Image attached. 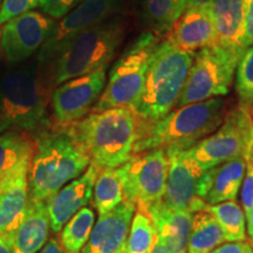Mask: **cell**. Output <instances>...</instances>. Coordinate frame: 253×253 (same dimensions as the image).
Masks as SVG:
<instances>
[{"instance_id": "obj_1", "label": "cell", "mask_w": 253, "mask_h": 253, "mask_svg": "<svg viewBox=\"0 0 253 253\" xmlns=\"http://www.w3.org/2000/svg\"><path fill=\"white\" fill-rule=\"evenodd\" d=\"M89 164V155L72 125L40 131L28 171V201L47 202Z\"/></svg>"}, {"instance_id": "obj_2", "label": "cell", "mask_w": 253, "mask_h": 253, "mask_svg": "<svg viewBox=\"0 0 253 253\" xmlns=\"http://www.w3.org/2000/svg\"><path fill=\"white\" fill-rule=\"evenodd\" d=\"M225 115V100L212 97L170 110L156 121L138 120L134 154L169 148L189 149L216 131Z\"/></svg>"}, {"instance_id": "obj_3", "label": "cell", "mask_w": 253, "mask_h": 253, "mask_svg": "<svg viewBox=\"0 0 253 253\" xmlns=\"http://www.w3.org/2000/svg\"><path fill=\"white\" fill-rule=\"evenodd\" d=\"M72 126L86 148L90 163L100 170L119 168L134 155L138 116L130 108L89 113Z\"/></svg>"}, {"instance_id": "obj_4", "label": "cell", "mask_w": 253, "mask_h": 253, "mask_svg": "<svg viewBox=\"0 0 253 253\" xmlns=\"http://www.w3.org/2000/svg\"><path fill=\"white\" fill-rule=\"evenodd\" d=\"M196 53L185 52L161 40L149 60L135 113L143 122L156 121L172 110L184 86Z\"/></svg>"}, {"instance_id": "obj_5", "label": "cell", "mask_w": 253, "mask_h": 253, "mask_svg": "<svg viewBox=\"0 0 253 253\" xmlns=\"http://www.w3.org/2000/svg\"><path fill=\"white\" fill-rule=\"evenodd\" d=\"M48 91L34 66L7 72L0 78V134L45 130Z\"/></svg>"}, {"instance_id": "obj_6", "label": "cell", "mask_w": 253, "mask_h": 253, "mask_svg": "<svg viewBox=\"0 0 253 253\" xmlns=\"http://www.w3.org/2000/svg\"><path fill=\"white\" fill-rule=\"evenodd\" d=\"M126 33V21L112 17L73 39L54 59L53 86L108 67L121 47Z\"/></svg>"}, {"instance_id": "obj_7", "label": "cell", "mask_w": 253, "mask_h": 253, "mask_svg": "<svg viewBox=\"0 0 253 253\" xmlns=\"http://www.w3.org/2000/svg\"><path fill=\"white\" fill-rule=\"evenodd\" d=\"M161 39L145 31L125 49L110 69L106 86L90 113L126 107L135 112L147 74L149 60Z\"/></svg>"}, {"instance_id": "obj_8", "label": "cell", "mask_w": 253, "mask_h": 253, "mask_svg": "<svg viewBox=\"0 0 253 253\" xmlns=\"http://www.w3.org/2000/svg\"><path fill=\"white\" fill-rule=\"evenodd\" d=\"M245 49L213 43L195 54L176 108L229 94Z\"/></svg>"}, {"instance_id": "obj_9", "label": "cell", "mask_w": 253, "mask_h": 253, "mask_svg": "<svg viewBox=\"0 0 253 253\" xmlns=\"http://www.w3.org/2000/svg\"><path fill=\"white\" fill-rule=\"evenodd\" d=\"M202 169L208 170L227 161L253 156V115L249 107L242 106L226 113L216 131L186 149Z\"/></svg>"}, {"instance_id": "obj_10", "label": "cell", "mask_w": 253, "mask_h": 253, "mask_svg": "<svg viewBox=\"0 0 253 253\" xmlns=\"http://www.w3.org/2000/svg\"><path fill=\"white\" fill-rule=\"evenodd\" d=\"M126 201L144 211L163 198L167 188L169 158L166 149L134 154L119 167Z\"/></svg>"}, {"instance_id": "obj_11", "label": "cell", "mask_w": 253, "mask_h": 253, "mask_svg": "<svg viewBox=\"0 0 253 253\" xmlns=\"http://www.w3.org/2000/svg\"><path fill=\"white\" fill-rule=\"evenodd\" d=\"M169 158L167 188L161 202L173 210L195 213L203 210L212 169L204 170L189 157L186 150L166 149Z\"/></svg>"}, {"instance_id": "obj_12", "label": "cell", "mask_w": 253, "mask_h": 253, "mask_svg": "<svg viewBox=\"0 0 253 253\" xmlns=\"http://www.w3.org/2000/svg\"><path fill=\"white\" fill-rule=\"evenodd\" d=\"M123 0H84L73 11L55 21L48 39L38 53V61L45 63L56 58L61 50L84 31L115 17Z\"/></svg>"}, {"instance_id": "obj_13", "label": "cell", "mask_w": 253, "mask_h": 253, "mask_svg": "<svg viewBox=\"0 0 253 253\" xmlns=\"http://www.w3.org/2000/svg\"><path fill=\"white\" fill-rule=\"evenodd\" d=\"M106 82L107 68H100L59 84L50 97L55 126H71L86 118L100 99Z\"/></svg>"}, {"instance_id": "obj_14", "label": "cell", "mask_w": 253, "mask_h": 253, "mask_svg": "<svg viewBox=\"0 0 253 253\" xmlns=\"http://www.w3.org/2000/svg\"><path fill=\"white\" fill-rule=\"evenodd\" d=\"M55 19L39 11H28L2 25L0 49L9 63L23 62L38 52L55 25Z\"/></svg>"}, {"instance_id": "obj_15", "label": "cell", "mask_w": 253, "mask_h": 253, "mask_svg": "<svg viewBox=\"0 0 253 253\" xmlns=\"http://www.w3.org/2000/svg\"><path fill=\"white\" fill-rule=\"evenodd\" d=\"M136 205L123 201L108 213L100 214L81 253H121L130 230Z\"/></svg>"}, {"instance_id": "obj_16", "label": "cell", "mask_w": 253, "mask_h": 253, "mask_svg": "<svg viewBox=\"0 0 253 253\" xmlns=\"http://www.w3.org/2000/svg\"><path fill=\"white\" fill-rule=\"evenodd\" d=\"M99 172V168L90 163L81 176L66 184L46 202L50 230L53 232H60L80 209L89 204Z\"/></svg>"}, {"instance_id": "obj_17", "label": "cell", "mask_w": 253, "mask_h": 253, "mask_svg": "<svg viewBox=\"0 0 253 253\" xmlns=\"http://www.w3.org/2000/svg\"><path fill=\"white\" fill-rule=\"evenodd\" d=\"M166 40L176 48L190 53H197V50L216 43V28L210 8H185L167 34Z\"/></svg>"}, {"instance_id": "obj_18", "label": "cell", "mask_w": 253, "mask_h": 253, "mask_svg": "<svg viewBox=\"0 0 253 253\" xmlns=\"http://www.w3.org/2000/svg\"><path fill=\"white\" fill-rule=\"evenodd\" d=\"M31 161L0 181V232L17 230L28 208V171Z\"/></svg>"}, {"instance_id": "obj_19", "label": "cell", "mask_w": 253, "mask_h": 253, "mask_svg": "<svg viewBox=\"0 0 253 253\" xmlns=\"http://www.w3.org/2000/svg\"><path fill=\"white\" fill-rule=\"evenodd\" d=\"M143 212L150 217L156 235L163 240L170 253H186L194 213L173 210L161 201L149 205Z\"/></svg>"}, {"instance_id": "obj_20", "label": "cell", "mask_w": 253, "mask_h": 253, "mask_svg": "<svg viewBox=\"0 0 253 253\" xmlns=\"http://www.w3.org/2000/svg\"><path fill=\"white\" fill-rule=\"evenodd\" d=\"M49 218L46 202H30L23 221L17 227L13 253H38L49 236Z\"/></svg>"}, {"instance_id": "obj_21", "label": "cell", "mask_w": 253, "mask_h": 253, "mask_svg": "<svg viewBox=\"0 0 253 253\" xmlns=\"http://www.w3.org/2000/svg\"><path fill=\"white\" fill-rule=\"evenodd\" d=\"M244 157L227 161L219 166L211 168V181L209 184L204 202L209 205H216L226 201H236L246 172Z\"/></svg>"}, {"instance_id": "obj_22", "label": "cell", "mask_w": 253, "mask_h": 253, "mask_svg": "<svg viewBox=\"0 0 253 253\" xmlns=\"http://www.w3.org/2000/svg\"><path fill=\"white\" fill-rule=\"evenodd\" d=\"M210 12L216 28L217 43L233 48L242 47L243 0H212Z\"/></svg>"}, {"instance_id": "obj_23", "label": "cell", "mask_w": 253, "mask_h": 253, "mask_svg": "<svg viewBox=\"0 0 253 253\" xmlns=\"http://www.w3.org/2000/svg\"><path fill=\"white\" fill-rule=\"evenodd\" d=\"M184 9V0H140L142 20L158 38L169 33Z\"/></svg>"}, {"instance_id": "obj_24", "label": "cell", "mask_w": 253, "mask_h": 253, "mask_svg": "<svg viewBox=\"0 0 253 253\" xmlns=\"http://www.w3.org/2000/svg\"><path fill=\"white\" fill-rule=\"evenodd\" d=\"M36 142L21 130H8L0 134V181L21 163L32 160Z\"/></svg>"}, {"instance_id": "obj_25", "label": "cell", "mask_w": 253, "mask_h": 253, "mask_svg": "<svg viewBox=\"0 0 253 253\" xmlns=\"http://www.w3.org/2000/svg\"><path fill=\"white\" fill-rule=\"evenodd\" d=\"M224 243L225 237L212 214L205 210L195 212L186 253H210Z\"/></svg>"}, {"instance_id": "obj_26", "label": "cell", "mask_w": 253, "mask_h": 253, "mask_svg": "<svg viewBox=\"0 0 253 253\" xmlns=\"http://www.w3.org/2000/svg\"><path fill=\"white\" fill-rule=\"evenodd\" d=\"M94 207L97 213H108L125 201L123 183L119 168L101 169L94 184Z\"/></svg>"}, {"instance_id": "obj_27", "label": "cell", "mask_w": 253, "mask_h": 253, "mask_svg": "<svg viewBox=\"0 0 253 253\" xmlns=\"http://www.w3.org/2000/svg\"><path fill=\"white\" fill-rule=\"evenodd\" d=\"M203 210L212 214L219 224L225 237V242H245L246 217L238 202L226 201L216 205L205 203Z\"/></svg>"}, {"instance_id": "obj_28", "label": "cell", "mask_w": 253, "mask_h": 253, "mask_svg": "<svg viewBox=\"0 0 253 253\" xmlns=\"http://www.w3.org/2000/svg\"><path fill=\"white\" fill-rule=\"evenodd\" d=\"M95 224L93 209L84 207L69 219L60 231V243L69 253H81Z\"/></svg>"}, {"instance_id": "obj_29", "label": "cell", "mask_w": 253, "mask_h": 253, "mask_svg": "<svg viewBox=\"0 0 253 253\" xmlns=\"http://www.w3.org/2000/svg\"><path fill=\"white\" fill-rule=\"evenodd\" d=\"M156 231L150 217L136 209L126 243V253H151Z\"/></svg>"}, {"instance_id": "obj_30", "label": "cell", "mask_w": 253, "mask_h": 253, "mask_svg": "<svg viewBox=\"0 0 253 253\" xmlns=\"http://www.w3.org/2000/svg\"><path fill=\"white\" fill-rule=\"evenodd\" d=\"M236 72V90L239 104L251 108L253 104V46L245 49Z\"/></svg>"}, {"instance_id": "obj_31", "label": "cell", "mask_w": 253, "mask_h": 253, "mask_svg": "<svg viewBox=\"0 0 253 253\" xmlns=\"http://www.w3.org/2000/svg\"><path fill=\"white\" fill-rule=\"evenodd\" d=\"M39 5L40 0H2L0 6V25L28 11H33Z\"/></svg>"}, {"instance_id": "obj_32", "label": "cell", "mask_w": 253, "mask_h": 253, "mask_svg": "<svg viewBox=\"0 0 253 253\" xmlns=\"http://www.w3.org/2000/svg\"><path fill=\"white\" fill-rule=\"evenodd\" d=\"M84 0H40L39 7L42 13L59 20L73 11Z\"/></svg>"}, {"instance_id": "obj_33", "label": "cell", "mask_w": 253, "mask_h": 253, "mask_svg": "<svg viewBox=\"0 0 253 253\" xmlns=\"http://www.w3.org/2000/svg\"><path fill=\"white\" fill-rule=\"evenodd\" d=\"M240 188H242L240 202H242L243 211L248 219L253 209V156L249 158L246 163V172Z\"/></svg>"}, {"instance_id": "obj_34", "label": "cell", "mask_w": 253, "mask_h": 253, "mask_svg": "<svg viewBox=\"0 0 253 253\" xmlns=\"http://www.w3.org/2000/svg\"><path fill=\"white\" fill-rule=\"evenodd\" d=\"M243 36L240 45L243 48L253 46V0H243Z\"/></svg>"}, {"instance_id": "obj_35", "label": "cell", "mask_w": 253, "mask_h": 253, "mask_svg": "<svg viewBox=\"0 0 253 253\" xmlns=\"http://www.w3.org/2000/svg\"><path fill=\"white\" fill-rule=\"evenodd\" d=\"M250 244L248 242H226L210 253H246Z\"/></svg>"}, {"instance_id": "obj_36", "label": "cell", "mask_w": 253, "mask_h": 253, "mask_svg": "<svg viewBox=\"0 0 253 253\" xmlns=\"http://www.w3.org/2000/svg\"><path fill=\"white\" fill-rule=\"evenodd\" d=\"M15 230L0 232V253H13Z\"/></svg>"}, {"instance_id": "obj_37", "label": "cell", "mask_w": 253, "mask_h": 253, "mask_svg": "<svg viewBox=\"0 0 253 253\" xmlns=\"http://www.w3.org/2000/svg\"><path fill=\"white\" fill-rule=\"evenodd\" d=\"M38 253H69L60 243V240L56 237H53L49 240H47V243L42 249L40 250Z\"/></svg>"}, {"instance_id": "obj_38", "label": "cell", "mask_w": 253, "mask_h": 253, "mask_svg": "<svg viewBox=\"0 0 253 253\" xmlns=\"http://www.w3.org/2000/svg\"><path fill=\"white\" fill-rule=\"evenodd\" d=\"M185 8L190 7H202V8H210L212 0H184Z\"/></svg>"}, {"instance_id": "obj_39", "label": "cell", "mask_w": 253, "mask_h": 253, "mask_svg": "<svg viewBox=\"0 0 253 253\" xmlns=\"http://www.w3.org/2000/svg\"><path fill=\"white\" fill-rule=\"evenodd\" d=\"M151 253H170L169 250L167 249V246L164 245L163 240L161 239L157 235H156V239H155L154 248L151 250Z\"/></svg>"}, {"instance_id": "obj_40", "label": "cell", "mask_w": 253, "mask_h": 253, "mask_svg": "<svg viewBox=\"0 0 253 253\" xmlns=\"http://www.w3.org/2000/svg\"><path fill=\"white\" fill-rule=\"evenodd\" d=\"M248 231H249V237H250V245L253 250V209L250 213V216L248 219Z\"/></svg>"}, {"instance_id": "obj_41", "label": "cell", "mask_w": 253, "mask_h": 253, "mask_svg": "<svg viewBox=\"0 0 253 253\" xmlns=\"http://www.w3.org/2000/svg\"><path fill=\"white\" fill-rule=\"evenodd\" d=\"M246 253H253V250L251 248V245H250L249 248H248V251H246Z\"/></svg>"}, {"instance_id": "obj_42", "label": "cell", "mask_w": 253, "mask_h": 253, "mask_svg": "<svg viewBox=\"0 0 253 253\" xmlns=\"http://www.w3.org/2000/svg\"><path fill=\"white\" fill-rule=\"evenodd\" d=\"M250 109H251V113L253 114V104H252V106H251V108H250Z\"/></svg>"}, {"instance_id": "obj_43", "label": "cell", "mask_w": 253, "mask_h": 253, "mask_svg": "<svg viewBox=\"0 0 253 253\" xmlns=\"http://www.w3.org/2000/svg\"><path fill=\"white\" fill-rule=\"evenodd\" d=\"M1 2H2V0H0V6H1Z\"/></svg>"}, {"instance_id": "obj_44", "label": "cell", "mask_w": 253, "mask_h": 253, "mask_svg": "<svg viewBox=\"0 0 253 253\" xmlns=\"http://www.w3.org/2000/svg\"><path fill=\"white\" fill-rule=\"evenodd\" d=\"M121 253H126V250H125V251H123V252H121Z\"/></svg>"}, {"instance_id": "obj_45", "label": "cell", "mask_w": 253, "mask_h": 253, "mask_svg": "<svg viewBox=\"0 0 253 253\" xmlns=\"http://www.w3.org/2000/svg\"><path fill=\"white\" fill-rule=\"evenodd\" d=\"M252 115H253V114H252Z\"/></svg>"}]
</instances>
